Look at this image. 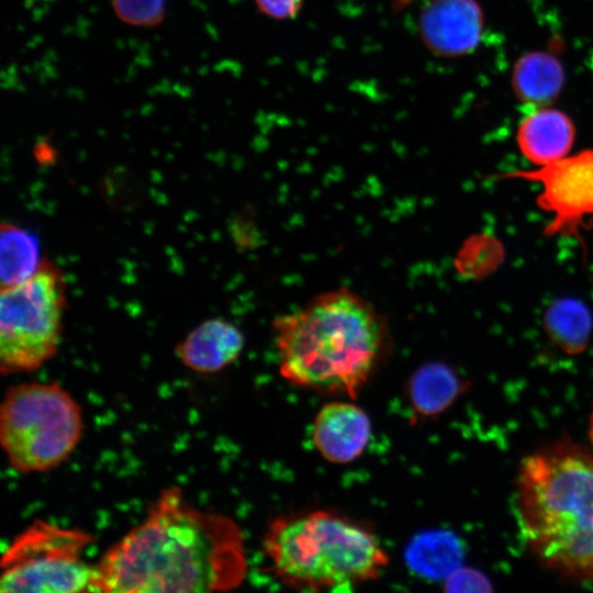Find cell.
Segmentation results:
<instances>
[{"instance_id":"44dd1931","label":"cell","mask_w":593,"mask_h":593,"mask_svg":"<svg viewBox=\"0 0 593 593\" xmlns=\"http://www.w3.org/2000/svg\"><path fill=\"white\" fill-rule=\"evenodd\" d=\"M589 438L593 447V411L591 413L590 421H589Z\"/></svg>"},{"instance_id":"8fae6325","label":"cell","mask_w":593,"mask_h":593,"mask_svg":"<svg viewBox=\"0 0 593 593\" xmlns=\"http://www.w3.org/2000/svg\"><path fill=\"white\" fill-rule=\"evenodd\" d=\"M245 345L242 331L231 321L213 317L191 329L177 344V358L199 373H215L232 365Z\"/></svg>"},{"instance_id":"d6986e66","label":"cell","mask_w":593,"mask_h":593,"mask_svg":"<svg viewBox=\"0 0 593 593\" xmlns=\"http://www.w3.org/2000/svg\"><path fill=\"white\" fill-rule=\"evenodd\" d=\"M447 592H491V581L481 571L473 568H458L445 581Z\"/></svg>"},{"instance_id":"e0dca14e","label":"cell","mask_w":593,"mask_h":593,"mask_svg":"<svg viewBox=\"0 0 593 593\" xmlns=\"http://www.w3.org/2000/svg\"><path fill=\"white\" fill-rule=\"evenodd\" d=\"M463 558V547L458 537L438 530L421 535L410 548L413 568L428 578H447L458 569Z\"/></svg>"},{"instance_id":"ba28073f","label":"cell","mask_w":593,"mask_h":593,"mask_svg":"<svg viewBox=\"0 0 593 593\" xmlns=\"http://www.w3.org/2000/svg\"><path fill=\"white\" fill-rule=\"evenodd\" d=\"M500 178L538 182L537 204L552 214L547 235H572L593 215V149L566 156L533 170H517Z\"/></svg>"},{"instance_id":"2e32d148","label":"cell","mask_w":593,"mask_h":593,"mask_svg":"<svg viewBox=\"0 0 593 593\" xmlns=\"http://www.w3.org/2000/svg\"><path fill=\"white\" fill-rule=\"evenodd\" d=\"M562 82L561 64L544 52L523 56L513 72L515 92L527 103L538 104L552 100L559 93Z\"/></svg>"},{"instance_id":"7c38bea8","label":"cell","mask_w":593,"mask_h":593,"mask_svg":"<svg viewBox=\"0 0 593 593\" xmlns=\"http://www.w3.org/2000/svg\"><path fill=\"white\" fill-rule=\"evenodd\" d=\"M574 126L558 110H540L529 114L519 125L517 144L522 154L542 167L566 157L573 144Z\"/></svg>"},{"instance_id":"7a4b0ae2","label":"cell","mask_w":593,"mask_h":593,"mask_svg":"<svg viewBox=\"0 0 593 593\" xmlns=\"http://www.w3.org/2000/svg\"><path fill=\"white\" fill-rule=\"evenodd\" d=\"M280 374L290 383L356 399L390 348L387 321L348 288L326 291L273 320Z\"/></svg>"},{"instance_id":"ffe728a7","label":"cell","mask_w":593,"mask_h":593,"mask_svg":"<svg viewBox=\"0 0 593 593\" xmlns=\"http://www.w3.org/2000/svg\"><path fill=\"white\" fill-rule=\"evenodd\" d=\"M264 14L276 20H289L298 15L303 0H255Z\"/></svg>"},{"instance_id":"5b68a950","label":"cell","mask_w":593,"mask_h":593,"mask_svg":"<svg viewBox=\"0 0 593 593\" xmlns=\"http://www.w3.org/2000/svg\"><path fill=\"white\" fill-rule=\"evenodd\" d=\"M83 432L82 410L57 382L10 387L0 406V441L20 473L45 472L72 454Z\"/></svg>"},{"instance_id":"6da1fadb","label":"cell","mask_w":593,"mask_h":593,"mask_svg":"<svg viewBox=\"0 0 593 593\" xmlns=\"http://www.w3.org/2000/svg\"><path fill=\"white\" fill-rule=\"evenodd\" d=\"M247 572L244 536L228 516L188 504L178 486L163 490L141 524L94 566L90 592H223Z\"/></svg>"},{"instance_id":"52a82bcc","label":"cell","mask_w":593,"mask_h":593,"mask_svg":"<svg viewBox=\"0 0 593 593\" xmlns=\"http://www.w3.org/2000/svg\"><path fill=\"white\" fill-rule=\"evenodd\" d=\"M89 533L34 521L10 542L1 558L2 593L90 592L94 567L82 558Z\"/></svg>"},{"instance_id":"3957f363","label":"cell","mask_w":593,"mask_h":593,"mask_svg":"<svg viewBox=\"0 0 593 593\" xmlns=\"http://www.w3.org/2000/svg\"><path fill=\"white\" fill-rule=\"evenodd\" d=\"M517 507L526 541L548 569L593 580V454L560 441L527 456Z\"/></svg>"},{"instance_id":"9c48e42d","label":"cell","mask_w":593,"mask_h":593,"mask_svg":"<svg viewBox=\"0 0 593 593\" xmlns=\"http://www.w3.org/2000/svg\"><path fill=\"white\" fill-rule=\"evenodd\" d=\"M423 42L441 56H459L472 51L481 38L483 18L474 0H430L422 10Z\"/></svg>"},{"instance_id":"8992f818","label":"cell","mask_w":593,"mask_h":593,"mask_svg":"<svg viewBox=\"0 0 593 593\" xmlns=\"http://www.w3.org/2000/svg\"><path fill=\"white\" fill-rule=\"evenodd\" d=\"M66 307L60 269L43 259L27 280L1 289L0 367L3 374L34 371L56 354Z\"/></svg>"},{"instance_id":"5bb4252c","label":"cell","mask_w":593,"mask_h":593,"mask_svg":"<svg viewBox=\"0 0 593 593\" xmlns=\"http://www.w3.org/2000/svg\"><path fill=\"white\" fill-rule=\"evenodd\" d=\"M593 320L584 303L573 298H560L545 311L544 327L548 337L569 355L585 350L592 334Z\"/></svg>"},{"instance_id":"4fadbf2b","label":"cell","mask_w":593,"mask_h":593,"mask_svg":"<svg viewBox=\"0 0 593 593\" xmlns=\"http://www.w3.org/2000/svg\"><path fill=\"white\" fill-rule=\"evenodd\" d=\"M466 390L465 381L439 361L421 366L407 382V398L415 415L434 417L448 409Z\"/></svg>"},{"instance_id":"ac0fdd59","label":"cell","mask_w":593,"mask_h":593,"mask_svg":"<svg viewBox=\"0 0 593 593\" xmlns=\"http://www.w3.org/2000/svg\"><path fill=\"white\" fill-rule=\"evenodd\" d=\"M113 7L122 21L133 25H155L165 13V0H113Z\"/></svg>"},{"instance_id":"9a60e30c","label":"cell","mask_w":593,"mask_h":593,"mask_svg":"<svg viewBox=\"0 0 593 593\" xmlns=\"http://www.w3.org/2000/svg\"><path fill=\"white\" fill-rule=\"evenodd\" d=\"M42 260L38 239L34 233L10 222L1 224V289L19 284L31 278L37 271Z\"/></svg>"},{"instance_id":"30bf717a","label":"cell","mask_w":593,"mask_h":593,"mask_svg":"<svg viewBox=\"0 0 593 593\" xmlns=\"http://www.w3.org/2000/svg\"><path fill=\"white\" fill-rule=\"evenodd\" d=\"M367 413L350 402H329L316 413L311 437L318 454L333 463H348L366 449L371 437Z\"/></svg>"},{"instance_id":"277c9868","label":"cell","mask_w":593,"mask_h":593,"mask_svg":"<svg viewBox=\"0 0 593 593\" xmlns=\"http://www.w3.org/2000/svg\"><path fill=\"white\" fill-rule=\"evenodd\" d=\"M262 550L281 583L313 591L374 580L389 563L366 525L327 510L275 518L265 532Z\"/></svg>"}]
</instances>
